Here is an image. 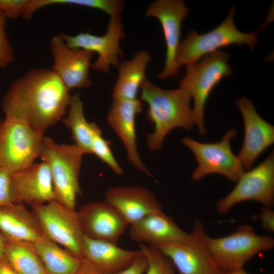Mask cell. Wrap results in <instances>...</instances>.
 Here are the masks:
<instances>
[{"mask_svg": "<svg viewBox=\"0 0 274 274\" xmlns=\"http://www.w3.org/2000/svg\"><path fill=\"white\" fill-rule=\"evenodd\" d=\"M51 70L33 69L15 80L4 95L6 117L45 132L62 119L71 96Z\"/></svg>", "mask_w": 274, "mask_h": 274, "instance_id": "obj_1", "label": "cell"}, {"mask_svg": "<svg viewBox=\"0 0 274 274\" xmlns=\"http://www.w3.org/2000/svg\"><path fill=\"white\" fill-rule=\"evenodd\" d=\"M140 89L141 99L148 105L147 118L154 125V131L149 133L146 139L150 150L160 149L165 137L175 128L189 130L194 126L190 108L191 97L184 90L164 89L147 78Z\"/></svg>", "mask_w": 274, "mask_h": 274, "instance_id": "obj_2", "label": "cell"}, {"mask_svg": "<svg viewBox=\"0 0 274 274\" xmlns=\"http://www.w3.org/2000/svg\"><path fill=\"white\" fill-rule=\"evenodd\" d=\"M84 155L76 144H58L50 137L44 139L39 157L49 168L56 201L72 209H75L81 193L79 176Z\"/></svg>", "mask_w": 274, "mask_h": 274, "instance_id": "obj_3", "label": "cell"}, {"mask_svg": "<svg viewBox=\"0 0 274 274\" xmlns=\"http://www.w3.org/2000/svg\"><path fill=\"white\" fill-rule=\"evenodd\" d=\"M228 58V53L220 50L209 54L187 65L186 74L180 80V88L193 98V120L201 135L206 133L204 108L207 101L213 89L224 78L232 73Z\"/></svg>", "mask_w": 274, "mask_h": 274, "instance_id": "obj_4", "label": "cell"}, {"mask_svg": "<svg viewBox=\"0 0 274 274\" xmlns=\"http://www.w3.org/2000/svg\"><path fill=\"white\" fill-rule=\"evenodd\" d=\"M235 8L232 6L225 19L217 27L203 34L190 30L180 43L176 57L179 67L199 60L203 56L231 45H247L253 50L258 42L257 34L264 28L265 22L258 29L251 33L238 30L234 25L233 17Z\"/></svg>", "mask_w": 274, "mask_h": 274, "instance_id": "obj_5", "label": "cell"}, {"mask_svg": "<svg viewBox=\"0 0 274 274\" xmlns=\"http://www.w3.org/2000/svg\"><path fill=\"white\" fill-rule=\"evenodd\" d=\"M44 131L19 120H0V167L11 174L26 168L40 157Z\"/></svg>", "mask_w": 274, "mask_h": 274, "instance_id": "obj_6", "label": "cell"}, {"mask_svg": "<svg viewBox=\"0 0 274 274\" xmlns=\"http://www.w3.org/2000/svg\"><path fill=\"white\" fill-rule=\"evenodd\" d=\"M208 245L220 268L230 271L243 268L257 253L273 248L274 238L257 234L251 225H243L228 235L216 238L209 236Z\"/></svg>", "mask_w": 274, "mask_h": 274, "instance_id": "obj_7", "label": "cell"}, {"mask_svg": "<svg viewBox=\"0 0 274 274\" xmlns=\"http://www.w3.org/2000/svg\"><path fill=\"white\" fill-rule=\"evenodd\" d=\"M237 134L232 128L222 139L216 143H204L185 137L182 143L194 154L197 166L191 175V179L199 181L210 174H220L229 181L236 182L245 171L238 157L232 151L231 140Z\"/></svg>", "mask_w": 274, "mask_h": 274, "instance_id": "obj_8", "label": "cell"}, {"mask_svg": "<svg viewBox=\"0 0 274 274\" xmlns=\"http://www.w3.org/2000/svg\"><path fill=\"white\" fill-rule=\"evenodd\" d=\"M209 236L202 223L196 221L185 239L155 247L170 260L181 274H221L224 271L208 248Z\"/></svg>", "mask_w": 274, "mask_h": 274, "instance_id": "obj_9", "label": "cell"}, {"mask_svg": "<svg viewBox=\"0 0 274 274\" xmlns=\"http://www.w3.org/2000/svg\"><path fill=\"white\" fill-rule=\"evenodd\" d=\"M31 207L45 235L83 259L84 234L77 211L56 201Z\"/></svg>", "mask_w": 274, "mask_h": 274, "instance_id": "obj_10", "label": "cell"}, {"mask_svg": "<svg viewBox=\"0 0 274 274\" xmlns=\"http://www.w3.org/2000/svg\"><path fill=\"white\" fill-rule=\"evenodd\" d=\"M234 188L216 204L217 211L226 214L234 205L254 200L263 207L274 206V153L272 151L260 164L244 172Z\"/></svg>", "mask_w": 274, "mask_h": 274, "instance_id": "obj_11", "label": "cell"}, {"mask_svg": "<svg viewBox=\"0 0 274 274\" xmlns=\"http://www.w3.org/2000/svg\"><path fill=\"white\" fill-rule=\"evenodd\" d=\"M60 35L70 48L97 53L98 58L91 64L94 70L108 74L110 66H117L120 62L119 57L123 56L119 46L120 39L124 37L120 15L110 17L107 31L102 36L88 32H80L75 36Z\"/></svg>", "mask_w": 274, "mask_h": 274, "instance_id": "obj_12", "label": "cell"}, {"mask_svg": "<svg viewBox=\"0 0 274 274\" xmlns=\"http://www.w3.org/2000/svg\"><path fill=\"white\" fill-rule=\"evenodd\" d=\"M188 13L189 9L182 0L156 1L146 10L147 16L155 17L160 21L165 41V66L158 75L160 79L175 77L178 73L179 67L176 57L180 44L181 25Z\"/></svg>", "mask_w": 274, "mask_h": 274, "instance_id": "obj_13", "label": "cell"}, {"mask_svg": "<svg viewBox=\"0 0 274 274\" xmlns=\"http://www.w3.org/2000/svg\"><path fill=\"white\" fill-rule=\"evenodd\" d=\"M50 48L53 58L51 70L69 90L92 85L89 71L93 52L68 47L60 34L51 39Z\"/></svg>", "mask_w": 274, "mask_h": 274, "instance_id": "obj_14", "label": "cell"}, {"mask_svg": "<svg viewBox=\"0 0 274 274\" xmlns=\"http://www.w3.org/2000/svg\"><path fill=\"white\" fill-rule=\"evenodd\" d=\"M244 126V137L237 155L245 170H249L258 157L274 143V126L257 112L253 102L243 96L235 100Z\"/></svg>", "mask_w": 274, "mask_h": 274, "instance_id": "obj_15", "label": "cell"}, {"mask_svg": "<svg viewBox=\"0 0 274 274\" xmlns=\"http://www.w3.org/2000/svg\"><path fill=\"white\" fill-rule=\"evenodd\" d=\"M11 193L13 204L31 207L56 201L53 183L48 166L42 161L11 175Z\"/></svg>", "mask_w": 274, "mask_h": 274, "instance_id": "obj_16", "label": "cell"}, {"mask_svg": "<svg viewBox=\"0 0 274 274\" xmlns=\"http://www.w3.org/2000/svg\"><path fill=\"white\" fill-rule=\"evenodd\" d=\"M77 213L84 235L117 244L128 223L120 213L106 200L82 206Z\"/></svg>", "mask_w": 274, "mask_h": 274, "instance_id": "obj_17", "label": "cell"}, {"mask_svg": "<svg viewBox=\"0 0 274 274\" xmlns=\"http://www.w3.org/2000/svg\"><path fill=\"white\" fill-rule=\"evenodd\" d=\"M142 109L140 99L113 100L107 121L123 144L129 161L138 170L153 178L140 158L136 145L135 117Z\"/></svg>", "mask_w": 274, "mask_h": 274, "instance_id": "obj_18", "label": "cell"}, {"mask_svg": "<svg viewBox=\"0 0 274 274\" xmlns=\"http://www.w3.org/2000/svg\"><path fill=\"white\" fill-rule=\"evenodd\" d=\"M105 200L114 207L129 225L152 213L162 211L155 195L146 188L120 186L108 189Z\"/></svg>", "mask_w": 274, "mask_h": 274, "instance_id": "obj_19", "label": "cell"}, {"mask_svg": "<svg viewBox=\"0 0 274 274\" xmlns=\"http://www.w3.org/2000/svg\"><path fill=\"white\" fill-rule=\"evenodd\" d=\"M129 232L132 240L153 247L184 239L189 234L162 211L149 214L129 225Z\"/></svg>", "mask_w": 274, "mask_h": 274, "instance_id": "obj_20", "label": "cell"}, {"mask_svg": "<svg viewBox=\"0 0 274 274\" xmlns=\"http://www.w3.org/2000/svg\"><path fill=\"white\" fill-rule=\"evenodd\" d=\"M141 253L140 250L124 249L115 243L84 235L83 237V258L104 274L116 272L125 268Z\"/></svg>", "mask_w": 274, "mask_h": 274, "instance_id": "obj_21", "label": "cell"}, {"mask_svg": "<svg viewBox=\"0 0 274 274\" xmlns=\"http://www.w3.org/2000/svg\"><path fill=\"white\" fill-rule=\"evenodd\" d=\"M0 232L7 239L31 243L46 236L33 212L23 203L0 207Z\"/></svg>", "mask_w": 274, "mask_h": 274, "instance_id": "obj_22", "label": "cell"}, {"mask_svg": "<svg viewBox=\"0 0 274 274\" xmlns=\"http://www.w3.org/2000/svg\"><path fill=\"white\" fill-rule=\"evenodd\" d=\"M147 50L138 52L130 60L119 62L117 68L119 74L113 89V99H136L140 87L146 78L145 72L150 60Z\"/></svg>", "mask_w": 274, "mask_h": 274, "instance_id": "obj_23", "label": "cell"}, {"mask_svg": "<svg viewBox=\"0 0 274 274\" xmlns=\"http://www.w3.org/2000/svg\"><path fill=\"white\" fill-rule=\"evenodd\" d=\"M48 274H76L81 259L46 236L32 243Z\"/></svg>", "mask_w": 274, "mask_h": 274, "instance_id": "obj_24", "label": "cell"}, {"mask_svg": "<svg viewBox=\"0 0 274 274\" xmlns=\"http://www.w3.org/2000/svg\"><path fill=\"white\" fill-rule=\"evenodd\" d=\"M68 107L67 117L63 120V122L70 130L75 144L79 147L84 154H91L92 140L99 128L95 123H89L86 119L83 103L79 93L71 96Z\"/></svg>", "mask_w": 274, "mask_h": 274, "instance_id": "obj_25", "label": "cell"}, {"mask_svg": "<svg viewBox=\"0 0 274 274\" xmlns=\"http://www.w3.org/2000/svg\"><path fill=\"white\" fill-rule=\"evenodd\" d=\"M5 239V257L18 274H48L32 243Z\"/></svg>", "mask_w": 274, "mask_h": 274, "instance_id": "obj_26", "label": "cell"}, {"mask_svg": "<svg viewBox=\"0 0 274 274\" xmlns=\"http://www.w3.org/2000/svg\"><path fill=\"white\" fill-rule=\"evenodd\" d=\"M139 247L147 262L144 274H176L170 260L157 248L142 244Z\"/></svg>", "mask_w": 274, "mask_h": 274, "instance_id": "obj_27", "label": "cell"}, {"mask_svg": "<svg viewBox=\"0 0 274 274\" xmlns=\"http://www.w3.org/2000/svg\"><path fill=\"white\" fill-rule=\"evenodd\" d=\"M110 144V141L102 137L99 128L94 135L91 152L108 165L116 174L120 175L123 174V170L112 152Z\"/></svg>", "mask_w": 274, "mask_h": 274, "instance_id": "obj_28", "label": "cell"}, {"mask_svg": "<svg viewBox=\"0 0 274 274\" xmlns=\"http://www.w3.org/2000/svg\"><path fill=\"white\" fill-rule=\"evenodd\" d=\"M7 19L0 12V68H4L14 60V50L6 31Z\"/></svg>", "mask_w": 274, "mask_h": 274, "instance_id": "obj_29", "label": "cell"}, {"mask_svg": "<svg viewBox=\"0 0 274 274\" xmlns=\"http://www.w3.org/2000/svg\"><path fill=\"white\" fill-rule=\"evenodd\" d=\"M30 0H0V12L7 19L23 16Z\"/></svg>", "mask_w": 274, "mask_h": 274, "instance_id": "obj_30", "label": "cell"}, {"mask_svg": "<svg viewBox=\"0 0 274 274\" xmlns=\"http://www.w3.org/2000/svg\"><path fill=\"white\" fill-rule=\"evenodd\" d=\"M11 175L8 171L0 167V207L13 204L11 193Z\"/></svg>", "mask_w": 274, "mask_h": 274, "instance_id": "obj_31", "label": "cell"}, {"mask_svg": "<svg viewBox=\"0 0 274 274\" xmlns=\"http://www.w3.org/2000/svg\"><path fill=\"white\" fill-rule=\"evenodd\" d=\"M147 267V260L141 252L128 266L119 271L109 274H144Z\"/></svg>", "mask_w": 274, "mask_h": 274, "instance_id": "obj_32", "label": "cell"}, {"mask_svg": "<svg viewBox=\"0 0 274 274\" xmlns=\"http://www.w3.org/2000/svg\"><path fill=\"white\" fill-rule=\"evenodd\" d=\"M257 217L265 230L271 232L274 231V211L271 208L263 207Z\"/></svg>", "mask_w": 274, "mask_h": 274, "instance_id": "obj_33", "label": "cell"}, {"mask_svg": "<svg viewBox=\"0 0 274 274\" xmlns=\"http://www.w3.org/2000/svg\"><path fill=\"white\" fill-rule=\"evenodd\" d=\"M76 274H104L86 259L83 258L80 268Z\"/></svg>", "mask_w": 274, "mask_h": 274, "instance_id": "obj_34", "label": "cell"}, {"mask_svg": "<svg viewBox=\"0 0 274 274\" xmlns=\"http://www.w3.org/2000/svg\"><path fill=\"white\" fill-rule=\"evenodd\" d=\"M0 274H18L5 257L0 258Z\"/></svg>", "mask_w": 274, "mask_h": 274, "instance_id": "obj_35", "label": "cell"}, {"mask_svg": "<svg viewBox=\"0 0 274 274\" xmlns=\"http://www.w3.org/2000/svg\"><path fill=\"white\" fill-rule=\"evenodd\" d=\"M5 240V236L0 232V258L5 257L4 246Z\"/></svg>", "mask_w": 274, "mask_h": 274, "instance_id": "obj_36", "label": "cell"}, {"mask_svg": "<svg viewBox=\"0 0 274 274\" xmlns=\"http://www.w3.org/2000/svg\"><path fill=\"white\" fill-rule=\"evenodd\" d=\"M221 274H251L246 272L243 268L230 271H224Z\"/></svg>", "mask_w": 274, "mask_h": 274, "instance_id": "obj_37", "label": "cell"}]
</instances>
